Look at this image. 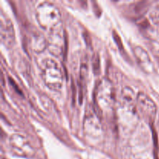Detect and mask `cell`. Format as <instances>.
<instances>
[{"label": "cell", "instance_id": "9c48e42d", "mask_svg": "<svg viewBox=\"0 0 159 159\" xmlns=\"http://www.w3.org/2000/svg\"><path fill=\"white\" fill-rule=\"evenodd\" d=\"M134 53L141 68L145 72L150 73L153 70V65L147 51L141 47H135Z\"/></svg>", "mask_w": 159, "mask_h": 159}, {"label": "cell", "instance_id": "52a82bcc", "mask_svg": "<svg viewBox=\"0 0 159 159\" xmlns=\"http://www.w3.org/2000/svg\"><path fill=\"white\" fill-rule=\"evenodd\" d=\"M84 131L86 136L90 137L93 139H97L101 135V125L99 118L96 112L86 113L84 120Z\"/></svg>", "mask_w": 159, "mask_h": 159}, {"label": "cell", "instance_id": "ba28073f", "mask_svg": "<svg viewBox=\"0 0 159 159\" xmlns=\"http://www.w3.org/2000/svg\"><path fill=\"white\" fill-rule=\"evenodd\" d=\"M15 40V32L12 22L7 17L1 16V41L7 48H10Z\"/></svg>", "mask_w": 159, "mask_h": 159}, {"label": "cell", "instance_id": "4fadbf2b", "mask_svg": "<svg viewBox=\"0 0 159 159\" xmlns=\"http://www.w3.org/2000/svg\"><path fill=\"white\" fill-rule=\"evenodd\" d=\"M93 66L94 68V71L96 74H97L99 71V68H100V65H99V58L98 55H96L94 60L93 61Z\"/></svg>", "mask_w": 159, "mask_h": 159}, {"label": "cell", "instance_id": "7c38bea8", "mask_svg": "<svg viewBox=\"0 0 159 159\" xmlns=\"http://www.w3.org/2000/svg\"><path fill=\"white\" fill-rule=\"evenodd\" d=\"M150 18L155 24L159 26V2L157 3L151 10Z\"/></svg>", "mask_w": 159, "mask_h": 159}, {"label": "cell", "instance_id": "3957f363", "mask_svg": "<svg viewBox=\"0 0 159 159\" xmlns=\"http://www.w3.org/2000/svg\"><path fill=\"white\" fill-rule=\"evenodd\" d=\"M41 77L45 85L53 91H57L63 85V73L57 61L52 58H45L40 65Z\"/></svg>", "mask_w": 159, "mask_h": 159}, {"label": "cell", "instance_id": "5b68a950", "mask_svg": "<svg viewBox=\"0 0 159 159\" xmlns=\"http://www.w3.org/2000/svg\"><path fill=\"white\" fill-rule=\"evenodd\" d=\"M137 114L141 116L148 123H152L155 120L156 116V105L150 97L144 93H139L137 95L136 99Z\"/></svg>", "mask_w": 159, "mask_h": 159}, {"label": "cell", "instance_id": "30bf717a", "mask_svg": "<svg viewBox=\"0 0 159 159\" xmlns=\"http://www.w3.org/2000/svg\"><path fill=\"white\" fill-rule=\"evenodd\" d=\"M30 46L35 53H41L48 48V39L40 32H36L31 35Z\"/></svg>", "mask_w": 159, "mask_h": 159}, {"label": "cell", "instance_id": "7a4b0ae2", "mask_svg": "<svg viewBox=\"0 0 159 159\" xmlns=\"http://www.w3.org/2000/svg\"><path fill=\"white\" fill-rule=\"evenodd\" d=\"M96 110L100 114L113 110L115 102V93L112 83L108 79H102L96 86L94 92Z\"/></svg>", "mask_w": 159, "mask_h": 159}, {"label": "cell", "instance_id": "8fae6325", "mask_svg": "<svg viewBox=\"0 0 159 159\" xmlns=\"http://www.w3.org/2000/svg\"><path fill=\"white\" fill-rule=\"evenodd\" d=\"M137 95L130 87H124L121 92V101L123 104L127 107L134 106V102H136Z\"/></svg>", "mask_w": 159, "mask_h": 159}, {"label": "cell", "instance_id": "277c9868", "mask_svg": "<svg viewBox=\"0 0 159 159\" xmlns=\"http://www.w3.org/2000/svg\"><path fill=\"white\" fill-rule=\"evenodd\" d=\"M11 152L16 156L31 158L35 155V150L27 138L20 134H14L9 138Z\"/></svg>", "mask_w": 159, "mask_h": 159}, {"label": "cell", "instance_id": "6da1fadb", "mask_svg": "<svg viewBox=\"0 0 159 159\" xmlns=\"http://www.w3.org/2000/svg\"><path fill=\"white\" fill-rule=\"evenodd\" d=\"M36 16L38 24L44 30L51 32L61 26V13L56 5L50 2H43L37 6Z\"/></svg>", "mask_w": 159, "mask_h": 159}, {"label": "cell", "instance_id": "8992f818", "mask_svg": "<svg viewBox=\"0 0 159 159\" xmlns=\"http://www.w3.org/2000/svg\"><path fill=\"white\" fill-rule=\"evenodd\" d=\"M66 36L61 26H58L49 32L48 39V48L52 55L59 57L66 49Z\"/></svg>", "mask_w": 159, "mask_h": 159}, {"label": "cell", "instance_id": "5bb4252c", "mask_svg": "<svg viewBox=\"0 0 159 159\" xmlns=\"http://www.w3.org/2000/svg\"><path fill=\"white\" fill-rule=\"evenodd\" d=\"M158 127H159V120H158Z\"/></svg>", "mask_w": 159, "mask_h": 159}]
</instances>
